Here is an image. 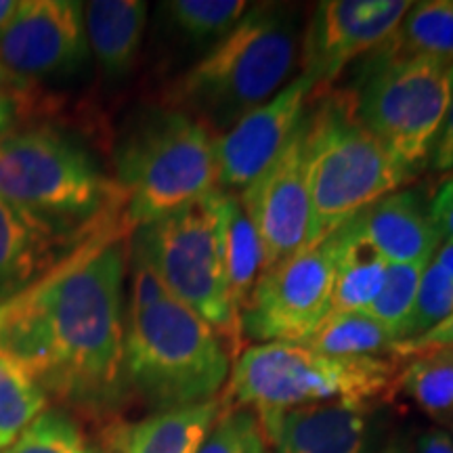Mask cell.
<instances>
[{
	"label": "cell",
	"mask_w": 453,
	"mask_h": 453,
	"mask_svg": "<svg viewBox=\"0 0 453 453\" xmlns=\"http://www.w3.org/2000/svg\"><path fill=\"white\" fill-rule=\"evenodd\" d=\"M396 387L437 422H449L453 411V347L424 350L407 359Z\"/></svg>",
	"instance_id": "25"
},
{
	"label": "cell",
	"mask_w": 453,
	"mask_h": 453,
	"mask_svg": "<svg viewBox=\"0 0 453 453\" xmlns=\"http://www.w3.org/2000/svg\"><path fill=\"white\" fill-rule=\"evenodd\" d=\"M359 234L388 265L430 263L443 235L413 191H395L357 217Z\"/></svg>",
	"instance_id": "15"
},
{
	"label": "cell",
	"mask_w": 453,
	"mask_h": 453,
	"mask_svg": "<svg viewBox=\"0 0 453 453\" xmlns=\"http://www.w3.org/2000/svg\"><path fill=\"white\" fill-rule=\"evenodd\" d=\"M130 428L122 422H110L101 430L97 441L88 443L87 453H127Z\"/></svg>",
	"instance_id": "34"
},
{
	"label": "cell",
	"mask_w": 453,
	"mask_h": 453,
	"mask_svg": "<svg viewBox=\"0 0 453 453\" xmlns=\"http://www.w3.org/2000/svg\"><path fill=\"white\" fill-rule=\"evenodd\" d=\"M434 263H437L447 275L453 277V240H443L437 254H434Z\"/></svg>",
	"instance_id": "38"
},
{
	"label": "cell",
	"mask_w": 453,
	"mask_h": 453,
	"mask_svg": "<svg viewBox=\"0 0 453 453\" xmlns=\"http://www.w3.org/2000/svg\"><path fill=\"white\" fill-rule=\"evenodd\" d=\"M304 122L281 154L240 194V203L258 235L263 271L311 243L313 214L304 166Z\"/></svg>",
	"instance_id": "11"
},
{
	"label": "cell",
	"mask_w": 453,
	"mask_h": 453,
	"mask_svg": "<svg viewBox=\"0 0 453 453\" xmlns=\"http://www.w3.org/2000/svg\"><path fill=\"white\" fill-rule=\"evenodd\" d=\"M298 59L296 26L286 11H248L180 78L173 99L203 127L229 130L286 87Z\"/></svg>",
	"instance_id": "3"
},
{
	"label": "cell",
	"mask_w": 453,
	"mask_h": 453,
	"mask_svg": "<svg viewBox=\"0 0 453 453\" xmlns=\"http://www.w3.org/2000/svg\"><path fill=\"white\" fill-rule=\"evenodd\" d=\"M223 413V401L157 411L130 428L127 453H197Z\"/></svg>",
	"instance_id": "21"
},
{
	"label": "cell",
	"mask_w": 453,
	"mask_h": 453,
	"mask_svg": "<svg viewBox=\"0 0 453 453\" xmlns=\"http://www.w3.org/2000/svg\"><path fill=\"white\" fill-rule=\"evenodd\" d=\"M229 373L223 338L170 294L143 307L128 304L124 378L156 413L217 399Z\"/></svg>",
	"instance_id": "5"
},
{
	"label": "cell",
	"mask_w": 453,
	"mask_h": 453,
	"mask_svg": "<svg viewBox=\"0 0 453 453\" xmlns=\"http://www.w3.org/2000/svg\"><path fill=\"white\" fill-rule=\"evenodd\" d=\"M303 347L332 357H382L393 353L396 338L372 315L330 311L319 326L303 340Z\"/></svg>",
	"instance_id": "23"
},
{
	"label": "cell",
	"mask_w": 453,
	"mask_h": 453,
	"mask_svg": "<svg viewBox=\"0 0 453 453\" xmlns=\"http://www.w3.org/2000/svg\"><path fill=\"white\" fill-rule=\"evenodd\" d=\"M453 313V277L447 275L443 269L430 260L424 269L420 288H418L416 303H413L411 315L405 326V338L411 340L422 336L433 327L443 324ZM401 340V342H403Z\"/></svg>",
	"instance_id": "29"
},
{
	"label": "cell",
	"mask_w": 453,
	"mask_h": 453,
	"mask_svg": "<svg viewBox=\"0 0 453 453\" xmlns=\"http://www.w3.org/2000/svg\"><path fill=\"white\" fill-rule=\"evenodd\" d=\"M208 203H211L214 229H217L226 290L240 315L263 273L260 242L240 203V197L229 191L214 189L208 194Z\"/></svg>",
	"instance_id": "18"
},
{
	"label": "cell",
	"mask_w": 453,
	"mask_h": 453,
	"mask_svg": "<svg viewBox=\"0 0 453 453\" xmlns=\"http://www.w3.org/2000/svg\"><path fill=\"white\" fill-rule=\"evenodd\" d=\"M147 24V4L141 0H93L84 4V30L101 70L122 78L137 59Z\"/></svg>",
	"instance_id": "19"
},
{
	"label": "cell",
	"mask_w": 453,
	"mask_h": 453,
	"mask_svg": "<svg viewBox=\"0 0 453 453\" xmlns=\"http://www.w3.org/2000/svg\"><path fill=\"white\" fill-rule=\"evenodd\" d=\"M21 0H0V32L9 26V21L13 19L17 9H19Z\"/></svg>",
	"instance_id": "39"
},
{
	"label": "cell",
	"mask_w": 453,
	"mask_h": 453,
	"mask_svg": "<svg viewBox=\"0 0 453 453\" xmlns=\"http://www.w3.org/2000/svg\"><path fill=\"white\" fill-rule=\"evenodd\" d=\"M430 217L443 235V240H453V179L445 180L428 206Z\"/></svg>",
	"instance_id": "33"
},
{
	"label": "cell",
	"mask_w": 453,
	"mask_h": 453,
	"mask_svg": "<svg viewBox=\"0 0 453 453\" xmlns=\"http://www.w3.org/2000/svg\"><path fill=\"white\" fill-rule=\"evenodd\" d=\"M72 235L21 212L0 197V300L26 290L47 275L61 252L70 248Z\"/></svg>",
	"instance_id": "17"
},
{
	"label": "cell",
	"mask_w": 453,
	"mask_h": 453,
	"mask_svg": "<svg viewBox=\"0 0 453 453\" xmlns=\"http://www.w3.org/2000/svg\"><path fill=\"white\" fill-rule=\"evenodd\" d=\"M428 166L434 173H451L453 170V99L447 110L443 127L439 130V137L434 141L433 151H430Z\"/></svg>",
	"instance_id": "32"
},
{
	"label": "cell",
	"mask_w": 453,
	"mask_h": 453,
	"mask_svg": "<svg viewBox=\"0 0 453 453\" xmlns=\"http://www.w3.org/2000/svg\"><path fill=\"white\" fill-rule=\"evenodd\" d=\"M426 267L428 263L388 265L387 281H384L382 292L373 300L372 307L364 311V313L372 315L373 319L380 321L393 334L396 338V344L405 338L407 319L411 315L422 273Z\"/></svg>",
	"instance_id": "27"
},
{
	"label": "cell",
	"mask_w": 453,
	"mask_h": 453,
	"mask_svg": "<svg viewBox=\"0 0 453 453\" xmlns=\"http://www.w3.org/2000/svg\"><path fill=\"white\" fill-rule=\"evenodd\" d=\"M315 84L300 76L286 84L275 97L240 118L234 127L214 137L217 189H243L281 154L307 118V99Z\"/></svg>",
	"instance_id": "14"
},
{
	"label": "cell",
	"mask_w": 453,
	"mask_h": 453,
	"mask_svg": "<svg viewBox=\"0 0 453 453\" xmlns=\"http://www.w3.org/2000/svg\"><path fill=\"white\" fill-rule=\"evenodd\" d=\"M418 453H453V439L443 428L426 430L418 439Z\"/></svg>",
	"instance_id": "35"
},
{
	"label": "cell",
	"mask_w": 453,
	"mask_h": 453,
	"mask_svg": "<svg viewBox=\"0 0 453 453\" xmlns=\"http://www.w3.org/2000/svg\"><path fill=\"white\" fill-rule=\"evenodd\" d=\"M357 116L410 177L428 164L453 99V61L407 59L367 67Z\"/></svg>",
	"instance_id": "9"
},
{
	"label": "cell",
	"mask_w": 453,
	"mask_h": 453,
	"mask_svg": "<svg viewBox=\"0 0 453 453\" xmlns=\"http://www.w3.org/2000/svg\"><path fill=\"white\" fill-rule=\"evenodd\" d=\"M88 441L67 411L47 410L27 426L7 453H87Z\"/></svg>",
	"instance_id": "28"
},
{
	"label": "cell",
	"mask_w": 453,
	"mask_h": 453,
	"mask_svg": "<svg viewBox=\"0 0 453 453\" xmlns=\"http://www.w3.org/2000/svg\"><path fill=\"white\" fill-rule=\"evenodd\" d=\"M49 395L30 367L0 350V451H7L47 411Z\"/></svg>",
	"instance_id": "24"
},
{
	"label": "cell",
	"mask_w": 453,
	"mask_h": 453,
	"mask_svg": "<svg viewBox=\"0 0 453 453\" xmlns=\"http://www.w3.org/2000/svg\"><path fill=\"white\" fill-rule=\"evenodd\" d=\"M441 347H453V313L447 317L443 324H439L433 330H428L422 336L403 340L393 349V357L399 359H410L413 355H420L424 350L441 349Z\"/></svg>",
	"instance_id": "31"
},
{
	"label": "cell",
	"mask_w": 453,
	"mask_h": 453,
	"mask_svg": "<svg viewBox=\"0 0 453 453\" xmlns=\"http://www.w3.org/2000/svg\"><path fill=\"white\" fill-rule=\"evenodd\" d=\"M451 420H453V411H451Z\"/></svg>",
	"instance_id": "42"
},
{
	"label": "cell",
	"mask_w": 453,
	"mask_h": 453,
	"mask_svg": "<svg viewBox=\"0 0 453 453\" xmlns=\"http://www.w3.org/2000/svg\"><path fill=\"white\" fill-rule=\"evenodd\" d=\"M410 7L407 0L319 3L304 41L303 76L315 84V90L327 87L349 64L380 47Z\"/></svg>",
	"instance_id": "12"
},
{
	"label": "cell",
	"mask_w": 453,
	"mask_h": 453,
	"mask_svg": "<svg viewBox=\"0 0 453 453\" xmlns=\"http://www.w3.org/2000/svg\"><path fill=\"white\" fill-rule=\"evenodd\" d=\"M0 453H7V451H0Z\"/></svg>",
	"instance_id": "43"
},
{
	"label": "cell",
	"mask_w": 453,
	"mask_h": 453,
	"mask_svg": "<svg viewBox=\"0 0 453 453\" xmlns=\"http://www.w3.org/2000/svg\"><path fill=\"white\" fill-rule=\"evenodd\" d=\"M170 24L191 41H220L248 13L243 0H173L164 4Z\"/></svg>",
	"instance_id": "26"
},
{
	"label": "cell",
	"mask_w": 453,
	"mask_h": 453,
	"mask_svg": "<svg viewBox=\"0 0 453 453\" xmlns=\"http://www.w3.org/2000/svg\"><path fill=\"white\" fill-rule=\"evenodd\" d=\"M388 263L376 248L359 234L357 217L347 223L342 248H340L332 286V311L357 313L367 311L382 292Z\"/></svg>",
	"instance_id": "22"
},
{
	"label": "cell",
	"mask_w": 453,
	"mask_h": 453,
	"mask_svg": "<svg viewBox=\"0 0 453 453\" xmlns=\"http://www.w3.org/2000/svg\"><path fill=\"white\" fill-rule=\"evenodd\" d=\"M407 59L453 61V0L411 3L393 34L373 50L367 67Z\"/></svg>",
	"instance_id": "20"
},
{
	"label": "cell",
	"mask_w": 453,
	"mask_h": 453,
	"mask_svg": "<svg viewBox=\"0 0 453 453\" xmlns=\"http://www.w3.org/2000/svg\"><path fill=\"white\" fill-rule=\"evenodd\" d=\"M260 443L265 441L250 410H223L197 453H252Z\"/></svg>",
	"instance_id": "30"
},
{
	"label": "cell",
	"mask_w": 453,
	"mask_h": 453,
	"mask_svg": "<svg viewBox=\"0 0 453 453\" xmlns=\"http://www.w3.org/2000/svg\"><path fill=\"white\" fill-rule=\"evenodd\" d=\"M17 118H19V101L11 95L0 93V141L15 133Z\"/></svg>",
	"instance_id": "36"
},
{
	"label": "cell",
	"mask_w": 453,
	"mask_h": 453,
	"mask_svg": "<svg viewBox=\"0 0 453 453\" xmlns=\"http://www.w3.org/2000/svg\"><path fill=\"white\" fill-rule=\"evenodd\" d=\"M382 453H407L405 449H403V447H401V445H396V443H393V445H388L387 447V449H384Z\"/></svg>",
	"instance_id": "40"
},
{
	"label": "cell",
	"mask_w": 453,
	"mask_h": 453,
	"mask_svg": "<svg viewBox=\"0 0 453 453\" xmlns=\"http://www.w3.org/2000/svg\"><path fill=\"white\" fill-rule=\"evenodd\" d=\"M304 166L313 214L311 242L332 235L411 179L361 122L355 95L344 90L327 95L307 116Z\"/></svg>",
	"instance_id": "4"
},
{
	"label": "cell",
	"mask_w": 453,
	"mask_h": 453,
	"mask_svg": "<svg viewBox=\"0 0 453 453\" xmlns=\"http://www.w3.org/2000/svg\"><path fill=\"white\" fill-rule=\"evenodd\" d=\"M118 194L87 151L57 130H15L0 141V197L61 234L99 220Z\"/></svg>",
	"instance_id": "7"
},
{
	"label": "cell",
	"mask_w": 453,
	"mask_h": 453,
	"mask_svg": "<svg viewBox=\"0 0 453 453\" xmlns=\"http://www.w3.org/2000/svg\"><path fill=\"white\" fill-rule=\"evenodd\" d=\"M252 453H271V451L267 449V445H265V443H260V445L257 447V449H254Z\"/></svg>",
	"instance_id": "41"
},
{
	"label": "cell",
	"mask_w": 453,
	"mask_h": 453,
	"mask_svg": "<svg viewBox=\"0 0 453 453\" xmlns=\"http://www.w3.org/2000/svg\"><path fill=\"white\" fill-rule=\"evenodd\" d=\"M116 177L127 223H154L217 189L212 133L180 110L151 113L120 143Z\"/></svg>",
	"instance_id": "6"
},
{
	"label": "cell",
	"mask_w": 453,
	"mask_h": 453,
	"mask_svg": "<svg viewBox=\"0 0 453 453\" xmlns=\"http://www.w3.org/2000/svg\"><path fill=\"white\" fill-rule=\"evenodd\" d=\"M265 445L275 453H365L367 410L349 403H317L286 411Z\"/></svg>",
	"instance_id": "16"
},
{
	"label": "cell",
	"mask_w": 453,
	"mask_h": 453,
	"mask_svg": "<svg viewBox=\"0 0 453 453\" xmlns=\"http://www.w3.org/2000/svg\"><path fill=\"white\" fill-rule=\"evenodd\" d=\"M27 87V81H21L15 73H11L7 67L0 64V93L17 97V93H21Z\"/></svg>",
	"instance_id": "37"
},
{
	"label": "cell",
	"mask_w": 453,
	"mask_h": 453,
	"mask_svg": "<svg viewBox=\"0 0 453 453\" xmlns=\"http://www.w3.org/2000/svg\"><path fill=\"white\" fill-rule=\"evenodd\" d=\"M130 254L154 269L170 296L200 315L220 338L235 342L242 334L240 315L226 290L208 194L134 229Z\"/></svg>",
	"instance_id": "8"
},
{
	"label": "cell",
	"mask_w": 453,
	"mask_h": 453,
	"mask_svg": "<svg viewBox=\"0 0 453 453\" xmlns=\"http://www.w3.org/2000/svg\"><path fill=\"white\" fill-rule=\"evenodd\" d=\"M347 225L260 273L240 313V330L258 344L303 342L332 311L336 260Z\"/></svg>",
	"instance_id": "10"
},
{
	"label": "cell",
	"mask_w": 453,
	"mask_h": 453,
	"mask_svg": "<svg viewBox=\"0 0 453 453\" xmlns=\"http://www.w3.org/2000/svg\"><path fill=\"white\" fill-rule=\"evenodd\" d=\"M127 260L122 237L97 231L41 280L0 300V350L30 367L47 395L99 416L128 393Z\"/></svg>",
	"instance_id": "1"
},
{
	"label": "cell",
	"mask_w": 453,
	"mask_h": 453,
	"mask_svg": "<svg viewBox=\"0 0 453 453\" xmlns=\"http://www.w3.org/2000/svg\"><path fill=\"white\" fill-rule=\"evenodd\" d=\"M87 53L84 7L73 0H21L0 32V64L21 81L76 70Z\"/></svg>",
	"instance_id": "13"
},
{
	"label": "cell",
	"mask_w": 453,
	"mask_h": 453,
	"mask_svg": "<svg viewBox=\"0 0 453 453\" xmlns=\"http://www.w3.org/2000/svg\"><path fill=\"white\" fill-rule=\"evenodd\" d=\"M399 357H332L303 344H254L237 357L225 390L223 410H250L260 437H267L286 411L317 403L365 407L396 387Z\"/></svg>",
	"instance_id": "2"
}]
</instances>
